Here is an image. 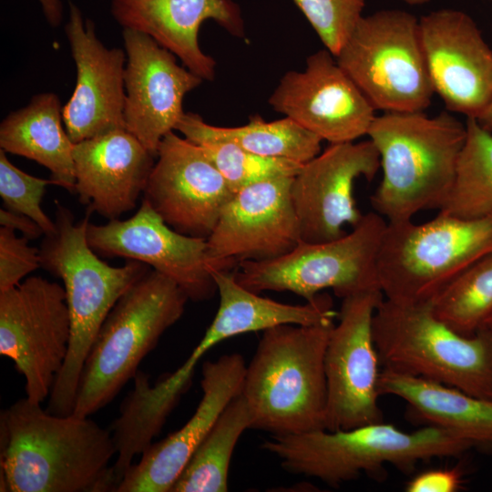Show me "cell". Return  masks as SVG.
Returning <instances> with one entry per match:
<instances>
[{"instance_id": "6da1fadb", "label": "cell", "mask_w": 492, "mask_h": 492, "mask_svg": "<svg viewBox=\"0 0 492 492\" xmlns=\"http://www.w3.org/2000/svg\"><path fill=\"white\" fill-rule=\"evenodd\" d=\"M26 396L0 415V491L116 492L110 430Z\"/></svg>"}, {"instance_id": "7a4b0ae2", "label": "cell", "mask_w": 492, "mask_h": 492, "mask_svg": "<svg viewBox=\"0 0 492 492\" xmlns=\"http://www.w3.org/2000/svg\"><path fill=\"white\" fill-rule=\"evenodd\" d=\"M56 231L44 235L40 268L64 283L71 320L68 353L48 397L46 410L67 415L74 411L82 368L108 313L123 293L149 269L127 260L114 267L100 259L87 237L90 211L76 221L72 211L55 201Z\"/></svg>"}, {"instance_id": "3957f363", "label": "cell", "mask_w": 492, "mask_h": 492, "mask_svg": "<svg viewBox=\"0 0 492 492\" xmlns=\"http://www.w3.org/2000/svg\"><path fill=\"white\" fill-rule=\"evenodd\" d=\"M466 135V123L448 112H384L367 136L375 146L382 179L370 197L387 222L411 220L447 200Z\"/></svg>"}, {"instance_id": "277c9868", "label": "cell", "mask_w": 492, "mask_h": 492, "mask_svg": "<svg viewBox=\"0 0 492 492\" xmlns=\"http://www.w3.org/2000/svg\"><path fill=\"white\" fill-rule=\"evenodd\" d=\"M334 323L280 324L263 331L241 393L251 429L271 436L325 429L324 354Z\"/></svg>"}, {"instance_id": "5b68a950", "label": "cell", "mask_w": 492, "mask_h": 492, "mask_svg": "<svg viewBox=\"0 0 492 492\" xmlns=\"http://www.w3.org/2000/svg\"><path fill=\"white\" fill-rule=\"evenodd\" d=\"M474 446L440 427L406 433L383 421L348 430L271 436L261 448L278 457L285 471L337 487L386 464L408 472L418 462L458 456Z\"/></svg>"}, {"instance_id": "8992f818", "label": "cell", "mask_w": 492, "mask_h": 492, "mask_svg": "<svg viewBox=\"0 0 492 492\" xmlns=\"http://www.w3.org/2000/svg\"><path fill=\"white\" fill-rule=\"evenodd\" d=\"M189 300L175 282L151 268L130 286L108 313L88 352L73 413L89 416L108 405L181 318Z\"/></svg>"}, {"instance_id": "52a82bcc", "label": "cell", "mask_w": 492, "mask_h": 492, "mask_svg": "<svg viewBox=\"0 0 492 492\" xmlns=\"http://www.w3.org/2000/svg\"><path fill=\"white\" fill-rule=\"evenodd\" d=\"M373 335L384 367L492 399V340L485 329L465 336L436 317L431 301L384 298L373 318Z\"/></svg>"}, {"instance_id": "ba28073f", "label": "cell", "mask_w": 492, "mask_h": 492, "mask_svg": "<svg viewBox=\"0 0 492 492\" xmlns=\"http://www.w3.org/2000/svg\"><path fill=\"white\" fill-rule=\"evenodd\" d=\"M492 253V212L472 219L438 212L423 223L387 222L377 272L385 299L432 301L455 276Z\"/></svg>"}, {"instance_id": "9c48e42d", "label": "cell", "mask_w": 492, "mask_h": 492, "mask_svg": "<svg viewBox=\"0 0 492 492\" xmlns=\"http://www.w3.org/2000/svg\"><path fill=\"white\" fill-rule=\"evenodd\" d=\"M335 59L375 110L417 112L431 105L419 19L408 12L363 15Z\"/></svg>"}, {"instance_id": "30bf717a", "label": "cell", "mask_w": 492, "mask_h": 492, "mask_svg": "<svg viewBox=\"0 0 492 492\" xmlns=\"http://www.w3.org/2000/svg\"><path fill=\"white\" fill-rule=\"evenodd\" d=\"M386 226L381 215L368 212L339 239L319 243L301 241L279 258L241 262L235 272L236 280L253 292H291L306 302L327 289L341 299L381 290L377 261Z\"/></svg>"}, {"instance_id": "8fae6325", "label": "cell", "mask_w": 492, "mask_h": 492, "mask_svg": "<svg viewBox=\"0 0 492 492\" xmlns=\"http://www.w3.org/2000/svg\"><path fill=\"white\" fill-rule=\"evenodd\" d=\"M71 320L64 286L40 276L0 292V354L25 378L26 396L49 397L66 361Z\"/></svg>"}, {"instance_id": "7c38bea8", "label": "cell", "mask_w": 492, "mask_h": 492, "mask_svg": "<svg viewBox=\"0 0 492 492\" xmlns=\"http://www.w3.org/2000/svg\"><path fill=\"white\" fill-rule=\"evenodd\" d=\"M384 298L380 289H373L342 299L324 354L326 430L384 421L378 405L380 360L373 335V318Z\"/></svg>"}, {"instance_id": "4fadbf2b", "label": "cell", "mask_w": 492, "mask_h": 492, "mask_svg": "<svg viewBox=\"0 0 492 492\" xmlns=\"http://www.w3.org/2000/svg\"><path fill=\"white\" fill-rule=\"evenodd\" d=\"M293 177H279L234 193L207 238L214 271H231L246 261L283 256L301 241L292 200Z\"/></svg>"}, {"instance_id": "5bb4252c", "label": "cell", "mask_w": 492, "mask_h": 492, "mask_svg": "<svg viewBox=\"0 0 492 492\" xmlns=\"http://www.w3.org/2000/svg\"><path fill=\"white\" fill-rule=\"evenodd\" d=\"M87 237L98 256L141 261L175 282L190 301L210 300L217 292L207 239L176 231L144 200L127 220L89 221Z\"/></svg>"}, {"instance_id": "9a60e30c", "label": "cell", "mask_w": 492, "mask_h": 492, "mask_svg": "<svg viewBox=\"0 0 492 492\" xmlns=\"http://www.w3.org/2000/svg\"><path fill=\"white\" fill-rule=\"evenodd\" d=\"M156 159L142 200L176 231L207 239L235 192L203 149L174 131Z\"/></svg>"}, {"instance_id": "2e32d148", "label": "cell", "mask_w": 492, "mask_h": 492, "mask_svg": "<svg viewBox=\"0 0 492 492\" xmlns=\"http://www.w3.org/2000/svg\"><path fill=\"white\" fill-rule=\"evenodd\" d=\"M380 169V158L368 139L330 144L302 165L293 177L291 194L301 241L319 243L339 239L363 218L354 197L360 177L371 181Z\"/></svg>"}, {"instance_id": "e0dca14e", "label": "cell", "mask_w": 492, "mask_h": 492, "mask_svg": "<svg viewBox=\"0 0 492 492\" xmlns=\"http://www.w3.org/2000/svg\"><path fill=\"white\" fill-rule=\"evenodd\" d=\"M330 144L367 135L375 109L326 48L310 55L303 71H288L268 100Z\"/></svg>"}, {"instance_id": "ac0fdd59", "label": "cell", "mask_w": 492, "mask_h": 492, "mask_svg": "<svg viewBox=\"0 0 492 492\" xmlns=\"http://www.w3.org/2000/svg\"><path fill=\"white\" fill-rule=\"evenodd\" d=\"M429 79L449 112L477 118L492 100V49L475 21L456 9L419 19Z\"/></svg>"}, {"instance_id": "d6986e66", "label": "cell", "mask_w": 492, "mask_h": 492, "mask_svg": "<svg viewBox=\"0 0 492 492\" xmlns=\"http://www.w3.org/2000/svg\"><path fill=\"white\" fill-rule=\"evenodd\" d=\"M126 52V129L155 157L161 139L184 115L185 96L203 79L177 63V57L150 36L123 29Z\"/></svg>"}, {"instance_id": "ffe728a7", "label": "cell", "mask_w": 492, "mask_h": 492, "mask_svg": "<svg viewBox=\"0 0 492 492\" xmlns=\"http://www.w3.org/2000/svg\"><path fill=\"white\" fill-rule=\"evenodd\" d=\"M65 34L76 65V85L63 106V119L74 143L126 128L124 120L126 52L107 47L97 37L94 22L84 18L68 1Z\"/></svg>"}, {"instance_id": "44dd1931", "label": "cell", "mask_w": 492, "mask_h": 492, "mask_svg": "<svg viewBox=\"0 0 492 492\" xmlns=\"http://www.w3.org/2000/svg\"><path fill=\"white\" fill-rule=\"evenodd\" d=\"M246 365L238 353L204 362L202 397L192 416L179 430L152 442L126 472L116 492H169L222 411L241 393Z\"/></svg>"}, {"instance_id": "7402d4cb", "label": "cell", "mask_w": 492, "mask_h": 492, "mask_svg": "<svg viewBox=\"0 0 492 492\" xmlns=\"http://www.w3.org/2000/svg\"><path fill=\"white\" fill-rule=\"evenodd\" d=\"M155 159L126 128L75 143L74 193L87 211L119 219L144 193Z\"/></svg>"}, {"instance_id": "603a6c76", "label": "cell", "mask_w": 492, "mask_h": 492, "mask_svg": "<svg viewBox=\"0 0 492 492\" xmlns=\"http://www.w3.org/2000/svg\"><path fill=\"white\" fill-rule=\"evenodd\" d=\"M110 12L123 29L150 36L208 81L215 77L216 61L199 44L203 22L213 20L233 35L243 34L240 10L231 0H112Z\"/></svg>"}, {"instance_id": "cb8c5ba5", "label": "cell", "mask_w": 492, "mask_h": 492, "mask_svg": "<svg viewBox=\"0 0 492 492\" xmlns=\"http://www.w3.org/2000/svg\"><path fill=\"white\" fill-rule=\"evenodd\" d=\"M378 391L405 400L427 425L452 432L475 446L492 445V399L387 367L380 372Z\"/></svg>"}, {"instance_id": "d4e9b609", "label": "cell", "mask_w": 492, "mask_h": 492, "mask_svg": "<svg viewBox=\"0 0 492 492\" xmlns=\"http://www.w3.org/2000/svg\"><path fill=\"white\" fill-rule=\"evenodd\" d=\"M74 145L64 124L60 99L54 92L36 94L0 124V149L44 166L54 185L71 193L75 190Z\"/></svg>"}, {"instance_id": "484cf974", "label": "cell", "mask_w": 492, "mask_h": 492, "mask_svg": "<svg viewBox=\"0 0 492 492\" xmlns=\"http://www.w3.org/2000/svg\"><path fill=\"white\" fill-rule=\"evenodd\" d=\"M184 138L199 144L221 141L237 145L252 153L306 163L321 152L322 139L288 117L265 121L252 117L239 127L209 124L198 114L185 112L176 129Z\"/></svg>"}, {"instance_id": "4316f807", "label": "cell", "mask_w": 492, "mask_h": 492, "mask_svg": "<svg viewBox=\"0 0 492 492\" xmlns=\"http://www.w3.org/2000/svg\"><path fill=\"white\" fill-rule=\"evenodd\" d=\"M251 417L240 394L222 411L210 432L196 448L169 492H226L235 446Z\"/></svg>"}, {"instance_id": "83f0119b", "label": "cell", "mask_w": 492, "mask_h": 492, "mask_svg": "<svg viewBox=\"0 0 492 492\" xmlns=\"http://www.w3.org/2000/svg\"><path fill=\"white\" fill-rule=\"evenodd\" d=\"M451 193L439 212L465 219L492 212V132L467 118Z\"/></svg>"}, {"instance_id": "f1b7e54d", "label": "cell", "mask_w": 492, "mask_h": 492, "mask_svg": "<svg viewBox=\"0 0 492 492\" xmlns=\"http://www.w3.org/2000/svg\"><path fill=\"white\" fill-rule=\"evenodd\" d=\"M431 303L436 317L455 332L477 333L492 316V253L455 276Z\"/></svg>"}, {"instance_id": "f546056e", "label": "cell", "mask_w": 492, "mask_h": 492, "mask_svg": "<svg viewBox=\"0 0 492 492\" xmlns=\"http://www.w3.org/2000/svg\"><path fill=\"white\" fill-rule=\"evenodd\" d=\"M198 145L233 192L266 179L294 177L303 165L292 159L258 155L229 142L206 141Z\"/></svg>"}, {"instance_id": "4dcf8cb0", "label": "cell", "mask_w": 492, "mask_h": 492, "mask_svg": "<svg viewBox=\"0 0 492 492\" xmlns=\"http://www.w3.org/2000/svg\"><path fill=\"white\" fill-rule=\"evenodd\" d=\"M49 184L54 185L51 179L27 174L15 167L8 159L6 152L0 149V196L4 208L31 218L42 228L45 235L53 233L56 228V222L41 207L46 187Z\"/></svg>"}, {"instance_id": "1f68e13d", "label": "cell", "mask_w": 492, "mask_h": 492, "mask_svg": "<svg viewBox=\"0 0 492 492\" xmlns=\"http://www.w3.org/2000/svg\"><path fill=\"white\" fill-rule=\"evenodd\" d=\"M334 56L363 16L364 0H292Z\"/></svg>"}, {"instance_id": "d6a6232c", "label": "cell", "mask_w": 492, "mask_h": 492, "mask_svg": "<svg viewBox=\"0 0 492 492\" xmlns=\"http://www.w3.org/2000/svg\"><path fill=\"white\" fill-rule=\"evenodd\" d=\"M40 268L39 249L29 240L18 237L15 231L0 228V292L20 284L22 280Z\"/></svg>"}, {"instance_id": "836d02e7", "label": "cell", "mask_w": 492, "mask_h": 492, "mask_svg": "<svg viewBox=\"0 0 492 492\" xmlns=\"http://www.w3.org/2000/svg\"><path fill=\"white\" fill-rule=\"evenodd\" d=\"M462 474L456 468L432 469L415 476L405 486L407 492H456L462 487Z\"/></svg>"}, {"instance_id": "e575fe53", "label": "cell", "mask_w": 492, "mask_h": 492, "mask_svg": "<svg viewBox=\"0 0 492 492\" xmlns=\"http://www.w3.org/2000/svg\"><path fill=\"white\" fill-rule=\"evenodd\" d=\"M1 227L12 229L21 232L22 236L30 240H36L44 234L42 228L28 216L9 210L5 208L0 210Z\"/></svg>"}, {"instance_id": "d590c367", "label": "cell", "mask_w": 492, "mask_h": 492, "mask_svg": "<svg viewBox=\"0 0 492 492\" xmlns=\"http://www.w3.org/2000/svg\"><path fill=\"white\" fill-rule=\"evenodd\" d=\"M46 20L52 27L61 25L64 18V6L61 0H38Z\"/></svg>"}, {"instance_id": "8d00e7d4", "label": "cell", "mask_w": 492, "mask_h": 492, "mask_svg": "<svg viewBox=\"0 0 492 492\" xmlns=\"http://www.w3.org/2000/svg\"><path fill=\"white\" fill-rule=\"evenodd\" d=\"M484 128L492 132V100L486 109L476 118Z\"/></svg>"}, {"instance_id": "74e56055", "label": "cell", "mask_w": 492, "mask_h": 492, "mask_svg": "<svg viewBox=\"0 0 492 492\" xmlns=\"http://www.w3.org/2000/svg\"><path fill=\"white\" fill-rule=\"evenodd\" d=\"M402 1H404L405 4L410 5H421L426 4L430 0H402Z\"/></svg>"}, {"instance_id": "f35d334b", "label": "cell", "mask_w": 492, "mask_h": 492, "mask_svg": "<svg viewBox=\"0 0 492 492\" xmlns=\"http://www.w3.org/2000/svg\"><path fill=\"white\" fill-rule=\"evenodd\" d=\"M481 329H485L489 333L492 340V316L487 321Z\"/></svg>"}]
</instances>
